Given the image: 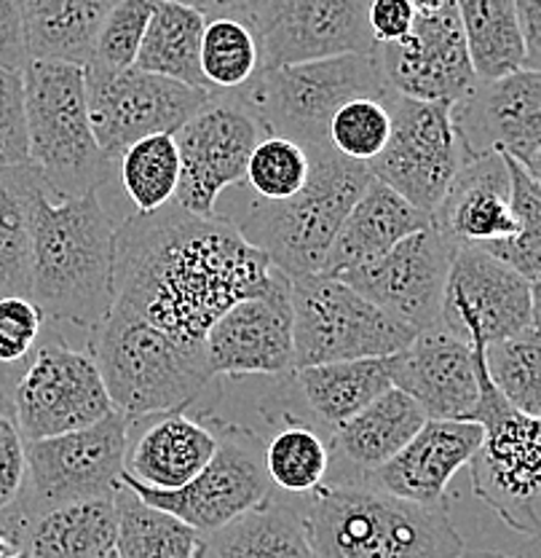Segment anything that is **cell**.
Here are the masks:
<instances>
[{
    "mask_svg": "<svg viewBox=\"0 0 541 558\" xmlns=\"http://www.w3.org/2000/svg\"><path fill=\"white\" fill-rule=\"evenodd\" d=\"M290 282L231 220L180 205L135 213L115 231V304L204 357L212 325L238 301Z\"/></svg>",
    "mask_w": 541,
    "mask_h": 558,
    "instance_id": "cell-1",
    "label": "cell"
},
{
    "mask_svg": "<svg viewBox=\"0 0 541 558\" xmlns=\"http://www.w3.org/2000/svg\"><path fill=\"white\" fill-rule=\"evenodd\" d=\"M115 231L100 191L51 199L38 191L33 199V277L30 299L51 328H78L86 336L115 304Z\"/></svg>",
    "mask_w": 541,
    "mask_h": 558,
    "instance_id": "cell-2",
    "label": "cell"
},
{
    "mask_svg": "<svg viewBox=\"0 0 541 558\" xmlns=\"http://www.w3.org/2000/svg\"><path fill=\"white\" fill-rule=\"evenodd\" d=\"M317 558H458L445 505H418L365 484L319 486L300 508Z\"/></svg>",
    "mask_w": 541,
    "mask_h": 558,
    "instance_id": "cell-3",
    "label": "cell"
},
{
    "mask_svg": "<svg viewBox=\"0 0 541 558\" xmlns=\"http://www.w3.org/2000/svg\"><path fill=\"white\" fill-rule=\"evenodd\" d=\"M311 156V178L287 202L255 196L231 223L290 279L322 275L343 220L372 183L368 165L343 159L333 148Z\"/></svg>",
    "mask_w": 541,
    "mask_h": 558,
    "instance_id": "cell-4",
    "label": "cell"
},
{
    "mask_svg": "<svg viewBox=\"0 0 541 558\" xmlns=\"http://www.w3.org/2000/svg\"><path fill=\"white\" fill-rule=\"evenodd\" d=\"M86 344L115 411L130 422L183 411L212 381L204 360L121 304H113Z\"/></svg>",
    "mask_w": 541,
    "mask_h": 558,
    "instance_id": "cell-5",
    "label": "cell"
},
{
    "mask_svg": "<svg viewBox=\"0 0 541 558\" xmlns=\"http://www.w3.org/2000/svg\"><path fill=\"white\" fill-rule=\"evenodd\" d=\"M30 165L51 199L100 191L119 165L102 154L89 121L86 70L67 62L30 60L25 68Z\"/></svg>",
    "mask_w": 541,
    "mask_h": 558,
    "instance_id": "cell-6",
    "label": "cell"
},
{
    "mask_svg": "<svg viewBox=\"0 0 541 558\" xmlns=\"http://www.w3.org/2000/svg\"><path fill=\"white\" fill-rule=\"evenodd\" d=\"M236 92L255 110L266 135L295 140L308 154H317L330 148V121L343 105L357 97H383L392 89L372 51L260 70Z\"/></svg>",
    "mask_w": 541,
    "mask_h": 558,
    "instance_id": "cell-7",
    "label": "cell"
},
{
    "mask_svg": "<svg viewBox=\"0 0 541 558\" xmlns=\"http://www.w3.org/2000/svg\"><path fill=\"white\" fill-rule=\"evenodd\" d=\"M130 449V418L113 411L95 427L27 444V478L0 523L22 550L27 526L57 508L115 497Z\"/></svg>",
    "mask_w": 541,
    "mask_h": 558,
    "instance_id": "cell-8",
    "label": "cell"
},
{
    "mask_svg": "<svg viewBox=\"0 0 541 558\" xmlns=\"http://www.w3.org/2000/svg\"><path fill=\"white\" fill-rule=\"evenodd\" d=\"M480 403L469 422L482 424V444L469 462L472 492L509 529L541 534V418L526 416L488 376L485 344L472 341Z\"/></svg>",
    "mask_w": 541,
    "mask_h": 558,
    "instance_id": "cell-9",
    "label": "cell"
},
{
    "mask_svg": "<svg viewBox=\"0 0 541 558\" xmlns=\"http://www.w3.org/2000/svg\"><path fill=\"white\" fill-rule=\"evenodd\" d=\"M290 301L295 371L392 357L418 336L339 277L308 275L290 279Z\"/></svg>",
    "mask_w": 541,
    "mask_h": 558,
    "instance_id": "cell-10",
    "label": "cell"
},
{
    "mask_svg": "<svg viewBox=\"0 0 541 558\" xmlns=\"http://www.w3.org/2000/svg\"><path fill=\"white\" fill-rule=\"evenodd\" d=\"M113 411L95 357L46 325L14 392V418L27 444L95 427Z\"/></svg>",
    "mask_w": 541,
    "mask_h": 558,
    "instance_id": "cell-11",
    "label": "cell"
},
{
    "mask_svg": "<svg viewBox=\"0 0 541 558\" xmlns=\"http://www.w3.org/2000/svg\"><path fill=\"white\" fill-rule=\"evenodd\" d=\"M389 110L392 137L386 150L368 165L372 178L434 218L469 159L453 105L407 100L392 92Z\"/></svg>",
    "mask_w": 541,
    "mask_h": 558,
    "instance_id": "cell-12",
    "label": "cell"
},
{
    "mask_svg": "<svg viewBox=\"0 0 541 558\" xmlns=\"http://www.w3.org/2000/svg\"><path fill=\"white\" fill-rule=\"evenodd\" d=\"M209 422L218 435V451L188 486L159 492L121 473V484L130 486L143 502L172 513L201 534H214L271 497L263 440L238 424H225L218 418Z\"/></svg>",
    "mask_w": 541,
    "mask_h": 558,
    "instance_id": "cell-13",
    "label": "cell"
},
{
    "mask_svg": "<svg viewBox=\"0 0 541 558\" xmlns=\"http://www.w3.org/2000/svg\"><path fill=\"white\" fill-rule=\"evenodd\" d=\"M84 70L91 130L113 165L139 140L177 135L212 100L209 89H194L139 68Z\"/></svg>",
    "mask_w": 541,
    "mask_h": 558,
    "instance_id": "cell-14",
    "label": "cell"
},
{
    "mask_svg": "<svg viewBox=\"0 0 541 558\" xmlns=\"http://www.w3.org/2000/svg\"><path fill=\"white\" fill-rule=\"evenodd\" d=\"M263 137L266 126L238 92H212V100L174 135L183 165L174 205L214 218L220 196L244 183L249 156Z\"/></svg>",
    "mask_w": 541,
    "mask_h": 558,
    "instance_id": "cell-15",
    "label": "cell"
},
{
    "mask_svg": "<svg viewBox=\"0 0 541 558\" xmlns=\"http://www.w3.org/2000/svg\"><path fill=\"white\" fill-rule=\"evenodd\" d=\"M372 0H269L253 25L260 70L333 60L343 54H372Z\"/></svg>",
    "mask_w": 541,
    "mask_h": 558,
    "instance_id": "cell-16",
    "label": "cell"
},
{
    "mask_svg": "<svg viewBox=\"0 0 541 558\" xmlns=\"http://www.w3.org/2000/svg\"><path fill=\"white\" fill-rule=\"evenodd\" d=\"M533 325L531 279L482 247H458L447 277L442 323L456 339L496 344Z\"/></svg>",
    "mask_w": 541,
    "mask_h": 558,
    "instance_id": "cell-17",
    "label": "cell"
},
{
    "mask_svg": "<svg viewBox=\"0 0 541 558\" xmlns=\"http://www.w3.org/2000/svg\"><path fill=\"white\" fill-rule=\"evenodd\" d=\"M453 255L456 247L432 223L407 236L383 258L343 271L339 279L359 290L378 310L421 333L440 328Z\"/></svg>",
    "mask_w": 541,
    "mask_h": 558,
    "instance_id": "cell-18",
    "label": "cell"
},
{
    "mask_svg": "<svg viewBox=\"0 0 541 558\" xmlns=\"http://www.w3.org/2000/svg\"><path fill=\"white\" fill-rule=\"evenodd\" d=\"M376 57L389 89L407 100L458 105L480 84L453 0L418 14L413 33L399 44L376 46Z\"/></svg>",
    "mask_w": 541,
    "mask_h": 558,
    "instance_id": "cell-19",
    "label": "cell"
},
{
    "mask_svg": "<svg viewBox=\"0 0 541 558\" xmlns=\"http://www.w3.org/2000/svg\"><path fill=\"white\" fill-rule=\"evenodd\" d=\"M209 376H276L295 368L290 282L231 306L204 341Z\"/></svg>",
    "mask_w": 541,
    "mask_h": 558,
    "instance_id": "cell-20",
    "label": "cell"
},
{
    "mask_svg": "<svg viewBox=\"0 0 541 558\" xmlns=\"http://www.w3.org/2000/svg\"><path fill=\"white\" fill-rule=\"evenodd\" d=\"M453 119L469 156L496 150L522 161L541 148V73L522 68L480 81L467 100L453 105Z\"/></svg>",
    "mask_w": 541,
    "mask_h": 558,
    "instance_id": "cell-21",
    "label": "cell"
},
{
    "mask_svg": "<svg viewBox=\"0 0 541 558\" xmlns=\"http://www.w3.org/2000/svg\"><path fill=\"white\" fill-rule=\"evenodd\" d=\"M392 384L410 395L429 418L469 422L480 403L475 349L445 328L421 330L394 354Z\"/></svg>",
    "mask_w": 541,
    "mask_h": 558,
    "instance_id": "cell-22",
    "label": "cell"
},
{
    "mask_svg": "<svg viewBox=\"0 0 541 558\" xmlns=\"http://www.w3.org/2000/svg\"><path fill=\"white\" fill-rule=\"evenodd\" d=\"M432 223L456 250L485 247L520 234L507 156L496 150L469 156Z\"/></svg>",
    "mask_w": 541,
    "mask_h": 558,
    "instance_id": "cell-23",
    "label": "cell"
},
{
    "mask_svg": "<svg viewBox=\"0 0 541 558\" xmlns=\"http://www.w3.org/2000/svg\"><path fill=\"white\" fill-rule=\"evenodd\" d=\"M482 444V424L429 418L392 462L365 478L368 484L418 505H445L453 475L472 462Z\"/></svg>",
    "mask_w": 541,
    "mask_h": 558,
    "instance_id": "cell-24",
    "label": "cell"
},
{
    "mask_svg": "<svg viewBox=\"0 0 541 558\" xmlns=\"http://www.w3.org/2000/svg\"><path fill=\"white\" fill-rule=\"evenodd\" d=\"M143 429L126 449L124 473L137 484L159 492L188 486L218 451L212 422L190 418L185 411L139 418Z\"/></svg>",
    "mask_w": 541,
    "mask_h": 558,
    "instance_id": "cell-25",
    "label": "cell"
},
{
    "mask_svg": "<svg viewBox=\"0 0 541 558\" xmlns=\"http://www.w3.org/2000/svg\"><path fill=\"white\" fill-rule=\"evenodd\" d=\"M432 226V218L413 207L389 185L372 183L343 220L322 275L339 277L392 253L399 242Z\"/></svg>",
    "mask_w": 541,
    "mask_h": 558,
    "instance_id": "cell-26",
    "label": "cell"
},
{
    "mask_svg": "<svg viewBox=\"0 0 541 558\" xmlns=\"http://www.w3.org/2000/svg\"><path fill=\"white\" fill-rule=\"evenodd\" d=\"M427 422L429 416L421 405L403 389L392 387L372 400L368 409L333 429V451L362 473V478H370L383 464L392 462Z\"/></svg>",
    "mask_w": 541,
    "mask_h": 558,
    "instance_id": "cell-27",
    "label": "cell"
},
{
    "mask_svg": "<svg viewBox=\"0 0 541 558\" xmlns=\"http://www.w3.org/2000/svg\"><path fill=\"white\" fill-rule=\"evenodd\" d=\"M115 0H25L30 60L86 68Z\"/></svg>",
    "mask_w": 541,
    "mask_h": 558,
    "instance_id": "cell-28",
    "label": "cell"
},
{
    "mask_svg": "<svg viewBox=\"0 0 541 558\" xmlns=\"http://www.w3.org/2000/svg\"><path fill=\"white\" fill-rule=\"evenodd\" d=\"M119 545L115 497L57 508L27 526L22 550L33 558H110Z\"/></svg>",
    "mask_w": 541,
    "mask_h": 558,
    "instance_id": "cell-29",
    "label": "cell"
},
{
    "mask_svg": "<svg viewBox=\"0 0 541 558\" xmlns=\"http://www.w3.org/2000/svg\"><path fill=\"white\" fill-rule=\"evenodd\" d=\"M392 357L311 365V368L295 371V381L313 416L328 427L339 429L343 422L357 416L372 400L394 387Z\"/></svg>",
    "mask_w": 541,
    "mask_h": 558,
    "instance_id": "cell-30",
    "label": "cell"
},
{
    "mask_svg": "<svg viewBox=\"0 0 541 558\" xmlns=\"http://www.w3.org/2000/svg\"><path fill=\"white\" fill-rule=\"evenodd\" d=\"M204 558H317L298 508L266 499L229 526L207 534Z\"/></svg>",
    "mask_w": 541,
    "mask_h": 558,
    "instance_id": "cell-31",
    "label": "cell"
},
{
    "mask_svg": "<svg viewBox=\"0 0 541 558\" xmlns=\"http://www.w3.org/2000/svg\"><path fill=\"white\" fill-rule=\"evenodd\" d=\"M204 27H207V14L201 11L170 0H156L153 20L139 46L135 68L180 81L194 89H209L201 73Z\"/></svg>",
    "mask_w": 541,
    "mask_h": 558,
    "instance_id": "cell-32",
    "label": "cell"
},
{
    "mask_svg": "<svg viewBox=\"0 0 541 558\" xmlns=\"http://www.w3.org/2000/svg\"><path fill=\"white\" fill-rule=\"evenodd\" d=\"M33 165L0 170V299L27 295L33 277V199L44 191Z\"/></svg>",
    "mask_w": 541,
    "mask_h": 558,
    "instance_id": "cell-33",
    "label": "cell"
},
{
    "mask_svg": "<svg viewBox=\"0 0 541 558\" xmlns=\"http://www.w3.org/2000/svg\"><path fill=\"white\" fill-rule=\"evenodd\" d=\"M472 68L480 81H499L526 65L515 0H453Z\"/></svg>",
    "mask_w": 541,
    "mask_h": 558,
    "instance_id": "cell-34",
    "label": "cell"
},
{
    "mask_svg": "<svg viewBox=\"0 0 541 558\" xmlns=\"http://www.w3.org/2000/svg\"><path fill=\"white\" fill-rule=\"evenodd\" d=\"M119 510V558H204L207 534L196 532L172 513L143 502L130 486L115 492Z\"/></svg>",
    "mask_w": 541,
    "mask_h": 558,
    "instance_id": "cell-35",
    "label": "cell"
},
{
    "mask_svg": "<svg viewBox=\"0 0 541 558\" xmlns=\"http://www.w3.org/2000/svg\"><path fill=\"white\" fill-rule=\"evenodd\" d=\"M180 150L174 135H153L132 145L119 159V180L137 213L172 205L180 189Z\"/></svg>",
    "mask_w": 541,
    "mask_h": 558,
    "instance_id": "cell-36",
    "label": "cell"
},
{
    "mask_svg": "<svg viewBox=\"0 0 541 558\" xmlns=\"http://www.w3.org/2000/svg\"><path fill=\"white\" fill-rule=\"evenodd\" d=\"M201 73L212 92H236L260 73V49L253 25L236 16H207Z\"/></svg>",
    "mask_w": 541,
    "mask_h": 558,
    "instance_id": "cell-37",
    "label": "cell"
},
{
    "mask_svg": "<svg viewBox=\"0 0 541 558\" xmlns=\"http://www.w3.org/2000/svg\"><path fill=\"white\" fill-rule=\"evenodd\" d=\"M328 470V444L319 438L317 429L298 422V418L284 424L266 444V473H269L271 484L282 492L308 497L319 486H324Z\"/></svg>",
    "mask_w": 541,
    "mask_h": 558,
    "instance_id": "cell-38",
    "label": "cell"
},
{
    "mask_svg": "<svg viewBox=\"0 0 541 558\" xmlns=\"http://www.w3.org/2000/svg\"><path fill=\"white\" fill-rule=\"evenodd\" d=\"M485 365L499 392L520 414L541 418V330L531 325L522 333L488 344Z\"/></svg>",
    "mask_w": 541,
    "mask_h": 558,
    "instance_id": "cell-39",
    "label": "cell"
},
{
    "mask_svg": "<svg viewBox=\"0 0 541 558\" xmlns=\"http://www.w3.org/2000/svg\"><path fill=\"white\" fill-rule=\"evenodd\" d=\"M311 178V156L295 140L266 135L249 156L244 183L263 202H287L306 189Z\"/></svg>",
    "mask_w": 541,
    "mask_h": 558,
    "instance_id": "cell-40",
    "label": "cell"
},
{
    "mask_svg": "<svg viewBox=\"0 0 541 558\" xmlns=\"http://www.w3.org/2000/svg\"><path fill=\"white\" fill-rule=\"evenodd\" d=\"M389 97H357L348 100L330 121V148L343 159L370 165L386 150L392 137V110Z\"/></svg>",
    "mask_w": 541,
    "mask_h": 558,
    "instance_id": "cell-41",
    "label": "cell"
},
{
    "mask_svg": "<svg viewBox=\"0 0 541 558\" xmlns=\"http://www.w3.org/2000/svg\"><path fill=\"white\" fill-rule=\"evenodd\" d=\"M156 0H115L113 11L104 20L95 54L86 68L130 70L137 65L139 46L153 20Z\"/></svg>",
    "mask_w": 541,
    "mask_h": 558,
    "instance_id": "cell-42",
    "label": "cell"
},
{
    "mask_svg": "<svg viewBox=\"0 0 541 558\" xmlns=\"http://www.w3.org/2000/svg\"><path fill=\"white\" fill-rule=\"evenodd\" d=\"M30 165L25 73L0 70V170Z\"/></svg>",
    "mask_w": 541,
    "mask_h": 558,
    "instance_id": "cell-43",
    "label": "cell"
},
{
    "mask_svg": "<svg viewBox=\"0 0 541 558\" xmlns=\"http://www.w3.org/2000/svg\"><path fill=\"white\" fill-rule=\"evenodd\" d=\"M46 330V314L27 295L0 299V363L22 365L30 360Z\"/></svg>",
    "mask_w": 541,
    "mask_h": 558,
    "instance_id": "cell-44",
    "label": "cell"
},
{
    "mask_svg": "<svg viewBox=\"0 0 541 558\" xmlns=\"http://www.w3.org/2000/svg\"><path fill=\"white\" fill-rule=\"evenodd\" d=\"M27 478V440L14 411L0 409V513L20 499Z\"/></svg>",
    "mask_w": 541,
    "mask_h": 558,
    "instance_id": "cell-45",
    "label": "cell"
},
{
    "mask_svg": "<svg viewBox=\"0 0 541 558\" xmlns=\"http://www.w3.org/2000/svg\"><path fill=\"white\" fill-rule=\"evenodd\" d=\"M30 65L25 33V0H0V70L25 73Z\"/></svg>",
    "mask_w": 541,
    "mask_h": 558,
    "instance_id": "cell-46",
    "label": "cell"
},
{
    "mask_svg": "<svg viewBox=\"0 0 541 558\" xmlns=\"http://www.w3.org/2000/svg\"><path fill=\"white\" fill-rule=\"evenodd\" d=\"M418 11L410 0H372L370 3V33L376 46H392L413 33Z\"/></svg>",
    "mask_w": 541,
    "mask_h": 558,
    "instance_id": "cell-47",
    "label": "cell"
},
{
    "mask_svg": "<svg viewBox=\"0 0 541 558\" xmlns=\"http://www.w3.org/2000/svg\"><path fill=\"white\" fill-rule=\"evenodd\" d=\"M520 20L522 46H526V70L541 73V0H515Z\"/></svg>",
    "mask_w": 541,
    "mask_h": 558,
    "instance_id": "cell-48",
    "label": "cell"
},
{
    "mask_svg": "<svg viewBox=\"0 0 541 558\" xmlns=\"http://www.w3.org/2000/svg\"><path fill=\"white\" fill-rule=\"evenodd\" d=\"M27 363L22 365H3L0 363V409L14 411V392L20 384L22 374H25Z\"/></svg>",
    "mask_w": 541,
    "mask_h": 558,
    "instance_id": "cell-49",
    "label": "cell"
},
{
    "mask_svg": "<svg viewBox=\"0 0 541 558\" xmlns=\"http://www.w3.org/2000/svg\"><path fill=\"white\" fill-rule=\"evenodd\" d=\"M266 3H269V0H220L218 14H229V16H236V20L253 22L255 14H258Z\"/></svg>",
    "mask_w": 541,
    "mask_h": 558,
    "instance_id": "cell-50",
    "label": "cell"
},
{
    "mask_svg": "<svg viewBox=\"0 0 541 558\" xmlns=\"http://www.w3.org/2000/svg\"><path fill=\"white\" fill-rule=\"evenodd\" d=\"M170 3L190 5V9L201 11V14H207V16H214L220 11V0H170Z\"/></svg>",
    "mask_w": 541,
    "mask_h": 558,
    "instance_id": "cell-51",
    "label": "cell"
},
{
    "mask_svg": "<svg viewBox=\"0 0 541 558\" xmlns=\"http://www.w3.org/2000/svg\"><path fill=\"white\" fill-rule=\"evenodd\" d=\"M520 165H522V170L531 174L533 183H537L539 189H541V148L533 150L531 156H526V159H522Z\"/></svg>",
    "mask_w": 541,
    "mask_h": 558,
    "instance_id": "cell-52",
    "label": "cell"
},
{
    "mask_svg": "<svg viewBox=\"0 0 541 558\" xmlns=\"http://www.w3.org/2000/svg\"><path fill=\"white\" fill-rule=\"evenodd\" d=\"M531 304H533V328L541 330V275L531 282Z\"/></svg>",
    "mask_w": 541,
    "mask_h": 558,
    "instance_id": "cell-53",
    "label": "cell"
},
{
    "mask_svg": "<svg viewBox=\"0 0 541 558\" xmlns=\"http://www.w3.org/2000/svg\"><path fill=\"white\" fill-rule=\"evenodd\" d=\"M445 3L447 0H410V5L418 14H432V11H440Z\"/></svg>",
    "mask_w": 541,
    "mask_h": 558,
    "instance_id": "cell-54",
    "label": "cell"
},
{
    "mask_svg": "<svg viewBox=\"0 0 541 558\" xmlns=\"http://www.w3.org/2000/svg\"><path fill=\"white\" fill-rule=\"evenodd\" d=\"M16 545H14V539L9 537V532H5L3 529V523H0V558H5V556H11V554H16Z\"/></svg>",
    "mask_w": 541,
    "mask_h": 558,
    "instance_id": "cell-55",
    "label": "cell"
},
{
    "mask_svg": "<svg viewBox=\"0 0 541 558\" xmlns=\"http://www.w3.org/2000/svg\"><path fill=\"white\" fill-rule=\"evenodd\" d=\"M517 558H541V534L539 537H531V543H526V548L520 550Z\"/></svg>",
    "mask_w": 541,
    "mask_h": 558,
    "instance_id": "cell-56",
    "label": "cell"
},
{
    "mask_svg": "<svg viewBox=\"0 0 541 558\" xmlns=\"http://www.w3.org/2000/svg\"><path fill=\"white\" fill-rule=\"evenodd\" d=\"M458 558H509V556H502V554H488V550H472V554H467V550H464L462 556Z\"/></svg>",
    "mask_w": 541,
    "mask_h": 558,
    "instance_id": "cell-57",
    "label": "cell"
},
{
    "mask_svg": "<svg viewBox=\"0 0 541 558\" xmlns=\"http://www.w3.org/2000/svg\"><path fill=\"white\" fill-rule=\"evenodd\" d=\"M5 558H33V556L27 554V550H16V554H11V556H5Z\"/></svg>",
    "mask_w": 541,
    "mask_h": 558,
    "instance_id": "cell-58",
    "label": "cell"
},
{
    "mask_svg": "<svg viewBox=\"0 0 541 558\" xmlns=\"http://www.w3.org/2000/svg\"><path fill=\"white\" fill-rule=\"evenodd\" d=\"M110 558H119V554H115V556H110Z\"/></svg>",
    "mask_w": 541,
    "mask_h": 558,
    "instance_id": "cell-59",
    "label": "cell"
}]
</instances>
